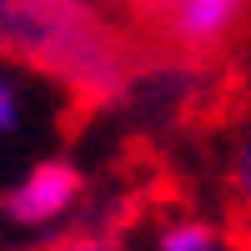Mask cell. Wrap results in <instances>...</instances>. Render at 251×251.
Instances as JSON below:
<instances>
[{"instance_id":"obj_1","label":"cell","mask_w":251,"mask_h":251,"mask_svg":"<svg viewBox=\"0 0 251 251\" xmlns=\"http://www.w3.org/2000/svg\"><path fill=\"white\" fill-rule=\"evenodd\" d=\"M0 55L91 100L131 86V50L100 0H0Z\"/></svg>"},{"instance_id":"obj_2","label":"cell","mask_w":251,"mask_h":251,"mask_svg":"<svg viewBox=\"0 0 251 251\" xmlns=\"http://www.w3.org/2000/svg\"><path fill=\"white\" fill-rule=\"evenodd\" d=\"M86 171L66 156H46L30 161L5 191H0V216H5L15 231L30 236H60L71 231L75 216L86 211Z\"/></svg>"},{"instance_id":"obj_3","label":"cell","mask_w":251,"mask_h":251,"mask_svg":"<svg viewBox=\"0 0 251 251\" xmlns=\"http://www.w3.org/2000/svg\"><path fill=\"white\" fill-rule=\"evenodd\" d=\"M136 251H251V231L201 206H156L136 226Z\"/></svg>"},{"instance_id":"obj_4","label":"cell","mask_w":251,"mask_h":251,"mask_svg":"<svg viewBox=\"0 0 251 251\" xmlns=\"http://www.w3.org/2000/svg\"><path fill=\"white\" fill-rule=\"evenodd\" d=\"M161 35L181 50H216L251 15V0H151Z\"/></svg>"},{"instance_id":"obj_5","label":"cell","mask_w":251,"mask_h":251,"mask_svg":"<svg viewBox=\"0 0 251 251\" xmlns=\"http://www.w3.org/2000/svg\"><path fill=\"white\" fill-rule=\"evenodd\" d=\"M35 121V86L25 80V71L15 60L0 55V141L25 136Z\"/></svg>"},{"instance_id":"obj_6","label":"cell","mask_w":251,"mask_h":251,"mask_svg":"<svg viewBox=\"0 0 251 251\" xmlns=\"http://www.w3.org/2000/svg\"><path fill=\"white\" fill-rule=\"evenodd\" d=\"M226 196H231V211L241 216V226L251 231V131L226 156Z\"/></svg>"},{"instance_id":"obj_7","label":"cell","mask_w":251,"mask_h":251,"mask_svg":"<svg viewBox=\"0 0 251 251\" xmlns=\"http://www.w3.org/2000/svg\"><path fill=\"white\" fill-rule=\"evenodd\" d=\"M35 251H136V241H126L116 231H100V226H71L60 236H46Z\"/></svg>"},{"instance_id":"obj_8","label":"cell","mask_w":251,"mask_h":251,"mask_svg":"<svg viewBox=\"0 0 251 251\" xmlns=\"http://www.w3.org/2000/svg\"><path fill=\"white\" fill-rule=\"evenodd\" d=\"M146 5H151V0H146Z\"/></svg>"}]
</instances>
